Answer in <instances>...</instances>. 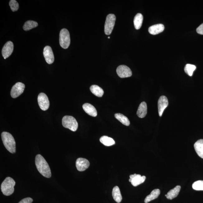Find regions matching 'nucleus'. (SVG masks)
Masks as SVG:
<instances>
[{"label": "nucleus", "mask_w": 203, "mask_h": 203, "mask_svg": "<svg viewBox=\"0 0 203 203\" xmlns=\"http://www.w3.org/2000/svg\"><path fill=\"white\" fill-rule=\"evenodd\" d=\"M147 113V106L146 102H141L138 109L137 115L139 118H143L146 116Z\"/></svg>", "instance_id": "f3484780"}, {"label": "nucleus", "mask_w": 203, "mask_h": 203, "mask_svg": "<svg viewBox=\"0 0 203 203\" xmlns=\"http://www.w3.org/2000/svg\"><path fill=\"white\" fill-rule=\"evenodd\" d=\"M62 124L64 128L75 132L78 128V123L76 119L72 116H66L63 117Z\"/></svg>", "instance_id": "20e7f679"}, {"label": "nucleus", "mask_w": 203, "mask_h": 203, "mask_svg": "<svg viewBox=\"0 0 203 203\" xmlns=\"http://www.w3.org/2000/svg\"><path fill=\"white\" fill-rule=\"evenodd\" d=\"M90 162L87 159L82 158H78L76 162V166L78 171H84L90 166Z\"/></svg>", "instance_id": "9b49d317"}, {"label": "nucleus", "mask_w": 203, "mask_h": 203, "mask_svg": "<svg viewBox=\"0 0 203 203\" xmlns=\"http://www.w3.org/2000/svg\"><path fill=\"white\" fill-rule=\"evenodd\" d=\"M35 163L37 169L43 176L47 178H50L51 177L50 166L42 156L40 154L36 155Z\"/></svg>", "instance_id": "f257e3e1"}, {"label": "nucleus", "mask_w": 203, "mask_h": 203, "mask_svg": "<svg viewBox=\"0 0 203 203\" xmlns=\"http://www.w3.org/2000/svg\"><path fill=\"white\" fill-rule=\"evenodd\" d=\"M196 31L197 33L203 35V23L197 28Z\"/></svg>", "instance_id": "7c9ffc66"}, {"label": "nucleus", "mask_w": 203, "mask_h": 203, "mask_svg": "<svg viewBox=\"0 0 203 203\" xmlns=\"http://www.w3.org/2000/svg\"><path fill=\"white\" fill-rule=\"evenodd\" d=\"M9 5L12 12H14L17 11L19 8V3L15 0H11L9 3Z\"/></svg>", "instance_id": "c85d7f7f"}, {"label": "nucleus", "mask_w": 203, "mask_h": 203, "mask_svg": "<svg viewBox=\"0 0 203 203\" xmlns=\"http://www.w3.org/2000/svg\"><path fill=\"white\" fill-rule=\"evenodd\" d=\"M168 102L167 97L165 96H162L159 97L158 103V114L159 116H162L163 113L165 109L168 106Z\"/></svg>", "instance_id": "9d476101"}, {"label": "nucleus", "mask_w": 203, "mask_h": 203, "mask_svg": "<svg viewBox=\"0 0 203 203\" xmlns=\"http://www.w3.org/2000/svg\"><path fill=\"white\" fill-rule=\"evenodd\" d=\"M3 144L9 152L12 153H15L16 152V142L15 139L11 134L7 132H3L1 134Z\"/></svg>", "instance_id": "f03ea898"}, {"label": "nucleus", "mask_w": 203, "mask_h": 203, "mask_svg": "<svg viewBox=\"0 0 203 203\" xmlns=\"http://www.w3.org/2000/svg\"><path fill=\"white\" fill-rule=\"evenodd\" d=\"M25 88V85L21 83H17L14 85L11 91V95L13 98L19 97L23 93Z\"/></svg>", "instance_id": "6e6552de"}, {"label": "nucleus", "mask_w": 203, "mask_h": 203, "mask_svg": "<svg viewBox=\"0 0 203 203\" xmlns=\"http://www.w3.org/2000/svg\"><path fill=\"white\" fill-rule=\"evenodd\" d=\"M100 141L105 146H110L113 145L115 144V141L114 139L106 136H103L100 139Z\"/></svg>", "instance_id": "b1692460"}, {"label": "nucleus", "mask_w": 203, "mask_h": 203, "mask_svg": "<svg viewBox=\"0 0 203 203\" xmlns=\"http://www.w3.org/2000/svg\"><path fill=\"white\" fill-rule=\"evenodd\" d=\"M196 152L199 157L203 159V139H200L194 145Z\"/></svg>", "instance_id": "a211bd4d"}, {"label": "nucleus", "mask_w": 203, "mask_h": 203, "mask_svg": "<svg viewBox=\"0 0 203 203\" xmlns=\"http://www.w3.org/2000/svg\"><path fill=\"white\" fill-rule=\"evenodd\" d=\"M116 20V16L113 14H109L107 16L104 27L106 35H110L111 33L115 26Z\"/></svg>", "instance_id": "423d86ee"}, {"label": "nucleus", "mask_w": 203, "mask_h": 203, "mask_svg": "<svg viewBox=\"0 0 203 203\" xmlns=\"http://www.w3.org/2000/svg\"><path fill=\"white\" fill-rule=\"evenodd\" d=\"M44 55L46 62L48 64H52L54 62V57L51 48L50 46H46L43 50Z\"/></svg>", "instance_id": "ddd939ff"}, {"label": "nucleus", "mask_w": 203, "mask_h": 203, "mask_svg": "<svg viewBox=\"0 0 203 203\" xmlns=\"http://www.w3.org/2000/svg\"><path fill=\"white\" fill-rule=\"evenodd\" d=\"M115 116L116 119L125 125L126 126L130 125V121L128 118L125 116L120 113H116L115 114Z\"/></svg>", "instance_id": "393cba45"}, {"label": "nucleus", "mask_w": 203, "mask_h": 203, "mask_svg": "<svg viewBox=\"0 0 203 203\" xmlns=\"http://www.w3.org/2000/svg\"><path fill=\"white\" fill-rule=\"evenodd\" d=\"M118 75L121 78L130 77L132 75V72L130 68L125 65H120L117 68Z\"/></svg>", "instance_id": "1a4fd4ad"}, {"label": "nucleus", "mask_w": 203, "mask_h": 203, "mask_svg": "<svg viewBox=\"0 0 203 203\" xmlns=\"http://www.w3.org/2000/svg\"><path fill=\"white\" fill-rule=\"evenodd\" d=\"M192 188L194 190L200 191H203V181L199 180L196 181L192 185Z\"/></svg>", "instance_id": "cd10ccee"}, {"label": "nucleus", "mask_w": 203, "mask_h": 203, "mask_svg": "<svg viewBox=\"0 0 203 203\" xmlns=\"http://www.w3.org/2000/svg\"><path fill=\"white\" fill-rule=\"evenodd\" d=\"M90 90L92 93L98 97H102L104 94L102 89L97 85H92L90 87Z\"/></svg>", "instance_id": "4be33fe9"}, {"label": "nucleus", "mask_w": 203, "mask_h": 203, "mask_svg": "<svg viewBox=\"0 0 203 203\" xmlns=\"http://www.w3.org/2000/svg\"><path fill=\"white\" fill-rule=\"evenodd\" d=\"M83 108L86 113L91 116L95 117L97 116V110L92 105L86 103L83 105Z\"/></svg>", "instance_id": "dca6fc26"}, {"label": "nucleus", "mask_w": 203, "mask_h": 203, "mask_svg": "<svg viewBox=\"0 0 203 203\" xmlns=\"http://www.w3.org/2000/svg\"><path fill=\"white\" fill-rule=\"evenodd\" d=\"M164 25L162 24H158L152 25L148 29L149 32L152 35H155L163 31Z\"/></svg>", "instance_id": "2eb2a0df"}, {"label": "nucleus", "mask_w": 203, "mask_h": 203, "mask_svg": "<svg viewBox=\"0 0 203 203\" xmlns=\"http://www.w3.org/2000/svg\"><path fill=\"white\" fill-rule=\"evenodd\" d=\"M14 50V45L13 43L9 41L5 44L3 47L2 50V55L5 59L8 58L11 55Z\"/></svg>", "instance_id": "4468645a"}, {"label": "nucleus", "mask_w": 203, "mask_h": 203, "mask_svg": "<svg viewBox=\"0 0 203 203\" xmlns=\"http://www.w3.org/2000/svg\"><path fill=\"white\" fill-rule=\"evenodd\" d=\"M160 194V190L159 189H155L151 192L149 195L147 196L144 200V202L148 203L158 197Z\"/></svg>", "instance_id": "412c9836"}, {"label": "nucleus", "mask_w": 203, "mask_h": 203, "mask_svg": "<svg viewBox=\"0 0 203 203\" xmlns=\"http://www.w3.org/2000/svg\"><path fill=\"white\" fill-rule=\"evenodd\" d=\"M144 19L143 16L140 13H138L134 18V23L135 28L136 30H139L141 28Z\"/></svg>", "instance_id": "5701e85b"}, {"label": "nucleus", "mask_w": 203, "mask_h": 203, "mask_svg": "<svg viewBox=\"0 0 203 203\" xmlns=\"http://www.w3.org/2000/svg\"><path fill=\"white\" fill-rule=\"evenodd\" d=\"M33 202V199L30 197H27L22 199L19 203H31Z\"/></svg>", "instance_id": "c756f323"}, {"label": "nucleus", "mask_w": 203, "mask_h": 203, "mask_svg": "<svg viewBox=\"0 0 203 203\" xmlns=\"http://www.w3.org/2000/svg\"><path fill=\"white\" fill-rule=\"evenodd\" d=\"M38 24L36 21H28L25 23L23 29L25 31L31 30V29L35 28L38 26Z\"/></svg>", "instance_id": "a878e982"}, {"label": "nucleus", "mask_w": 203, "mask_h": 203, "mask_svg": "<svg viewBox=\"0 0 203 203\" xmlns=\"http://www.w3.org/2000/svg\"><path fill=\"white\" fill-rule=\"evenodd\" d=\"M112 196L113 198L117 203H120L122 199L120 190L118 186H116L114 187L112 191Z\"/></svg>", "instance_id": "aec40b11"}, {"label": "nucleus", "mask_w": 203, "mask_h": 203, "mask_svg": "<svg viewBox=\"0 0 203 203\" xmlns=\"http://www.w3.org/2000/svg\"><path fill=\"white\" fill-rule=\"evenodd\" d=\"M70 39L69 32L66 29L61 30L59 34V43L62 48L66 49L70 45Z\"/></svg>", "instance_id": "39448f33"}, {"label": "nucleus", "mask_w": 203, "mask_h": 203, "mask_svg": "<svg viewBox=\"0 0 203 203\" xmlns=\"http://www.w3.org/2000/svg\"><path fill=\"white\" fill-rule=\"evenodd\" d=\"M196 69L195 65L191 64H186L184 68V71L188 75L191 77L193 75L194 71Z\"/></svg>", "instance_id": "bb28decb"}, {"label": "nucleus", "mask_w": 203, "mask_h": 203, "mask_svg": "<svg viewBox=\"0 0 203 203\" xmlns=\"http://www.w3.org/2000/svg\"><path fill=\"white\" fill-rule=\"evenodd\" d=\"M129 181L131 182L132 185L136 186L143 183L145 180L146 177L144 176H141V175L136 174L131 175L130 176Z\"/></svg>", "instance_id": "f8f14e48"}, {"label": "nucleus", "mask_w": 203, "mask_h": 203, "mask_svg": "<svg viewBox=\"0 0 203 203\" xmlns=\"http://www.w3.org/2000/svg\"><path fill=\"white\" fill-rule=\"evenodd\" d=\"M181 188L180 186H177L173 189L170 190L168 192L167 194L165 195V196L167 198L170 199V200L175 198L178 196L179 192H180Z\"/></svg>", "instance_id": "6ab92c4d"}, {"label": "nucleus", "mask_w": 203, "mask_h": 203, "mask_svg": "<svg viewBox=\"0 0 203 203\" xmlns=\"http://www.w3.org/2000/svg\"><path fill=\"white\" fill-rule=\"evenodd\" d=\"M38 102L40 108L43 111L47 110L50 106L48 98L44 93H40L38 96Z\"/></svg>", "instance_id": "0eeeda50"}, {"label": "nucleus", "mask_w": 203, "mask_h": 203, "mask_svg": "<svg viewBox=\"0 0 203 203\" xmlns=\"http://www.w3.org/2000/svg\"><path fill=\"white\" fill-rule=\"evenodd\" d=\"M15 181L10 177H6L1 186V190L3 195L7 196L11 195L14 193Z\"/></svg>", "instance_id": "7ed1b4c3"}, {"label": "nucleus", "mask_w": 203, "mask_h": 203, "mask_svg": "<svg viewBox=\"0 0 203 203\" xmlns=\"http://www.w3.org/2000/svg\"><path fill=\"white\" fill-rule=\"evenodd\" d=\"M108 39H110V37H108Z\"/></svg>", "instance_id": "2f4dec72"}]
</instances>
